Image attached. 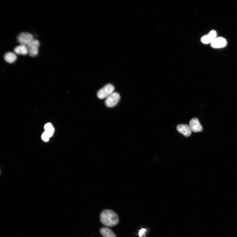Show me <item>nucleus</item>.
<instances>
[{"mask_svg":"<svg viewBox=\"0 0 237 237\" xmlns=\"http://www.w3.org/2000/svg\"><path fill=\"white\" fill-rule=\"evenodd\" d=\"M217 33L216 31L212 30L208 34L203 36L201 39V42L204 44H207L211 43L217 38Z\"/></svg>","mask_w":237,"mask_h":237,"instance_id":"7","label":"nucleus"},{"mask_svg":"<svg viewBox=\"0 0 237 237\" xmlns=\"http://www.w3.org/2000/svg\"><path fill=\"white\" fill-rule=\"evenodd\" d=\"M100 233L103 237H116L114 232L107 227H102L100 229Z\"/></svg>","mask_w":237,"mask_h":237,"instance_id":"12","label":"nucleus"},{"mask_svg":"<svg viewBox=\"0 0 237 237\" xmlns=\"http://www.w3.org/2000/svg\"><path fill=\"white\" fill-rule=\"evenodd\" d=\"M227 45V40L222 37H217L211 43L212 47L215 48H223Z\"/></svg>","mask_w":237,"mask_h":237,"instance_id":"8","label":"nucleus"},{"mask_svg":"<svg viewBox=\"0 0 237 237\" xmlns=\"http://www.w3.org/2000/svg\"><path fill=\"white\" fill-rule=\"evenodd\" d=\"M17 39L20 45L26 46L34 39L31 34L27 32H22L18 35Z\"/></svg>","mask_w":237,"mask_h":237,"instance_id":"3","label":"nucleus"},{"mask_svg":"<svg viewBox=\"0 0 237 237\" xmlns=\"http://www.w3.org/2000/svg\"><path fill=\"white\" fill-rule=\"evenodd\" d=\"M50 137L49 135H48L46 132H45L42 135V139L44 141H48Z\"/></svg>","mask_w":237,"mask_h":237,"instance_id":"14","label":"nucleus"},{"mask_svg":"<svg viewBox=\"0 0 237 237\" xmlns=\"http://www.w3.org/2000/svg\"><path fill=\"white\" fill-rule=\"evenodd\" d=\"M189 127L192 132H201L203 127L197 118H193L190 121Z\"/></svg>","mask_w":237,"mask_h":237,"instance_id":"6","label":"nucleus"},{"mask_svg":"<svg viewBox=\"0 0 237 237\" xmlns=\"http://www.w3.org/2000/svg\"><path fill=\"white\" fill-rule=\"evenodd\" d=\"M114 85L111 84H107L98 91L97 96L101 99H106L114 92Z\"/></svg>","mask_w":237,"mask_h":237,"instance_id":"2","label":"nucleus"},{"mask_svg":"<svg viewBox=\"0 0 237 237\" xmlns=\"http://www.w3.org/2000/svg\"><path fill=\"white\" fill-rule=\"evenodd\" d=\"M177 130L184 136L187 137L190 136L192 133V131L189 127L186 124H180L177 127Z\"/></svg>","mask_w":237,"mask_h":237,"instance_id":"9","label":"nucleus"},{"mask_svg":"<svg viewBox=\"0 0 237 237\" xmlns=\"http://www.w3.org/2000/svg\"><path fill=\"white\" fill-rule=\"evenodd\" d=\"M40 42L38 40L34 39L26 46L28 54L31 57H34L38 55Z\"/></svg>","mask_w":237,"mask_h":237,"instance_id":"4","label":"nucleus"},{"mask_svg":"<svg viewBox=\"0 0 237 237\" xmlns=\"http://www.w3.org/2000/svg\"><path fill=\"white\" fill-rule=\"evenodd\" d=\"M120 98L119 94L114 92L106 99L105 104L107 107H114L118 104Z\"/></svg>","mask_w":237,"mask_h":237,"instance_id":"5","label":"nucleus"},{"mask_svg":"<svg viewBox=\"0 0 237 237\" xmlns=\"http://www.w3.org/2000/svg\"><path fill=\"white\" fill-rule=\"evenodd\" d=\"M14 51L16 54L25 55L28 54L26 46L20 45L15 47Z\"/></svg>","mask_w":237,"mask_h":237,"instance_id":"11","label":"nucleus"},{"mask_svg":"<svg viewBox=\"0 0 237 237\" xmlns=\"http://www.w3.org/2000/svg\"><path fill=\"white\" fill-rule=\"evenodd\" d=\"M100 220L102 224L108 227H114L119 221L117 214L110 209H105L101 212Z\"/></svg>","mask_w":237,"mask_h":237,"instance_id":"1","label":"nucleus"},{"mask_svg":"<svg viewBox=\"0 0 237 237\" xmlns=\"http://www.w3.org/2000/svg\"><path fill=\"white\" fill-rule=\"evenodd\" d=\"M4 58L5 60L7 63H12L17 59V56L15 53L9 52L5 54Z\"/></svg>","mask_w":237,"mask_h":237,"instance_id":"10","label":"nucleus"},{"mask_svg":"<svg viewBox=\"0 0 237 237\" xmlns=\"http://www.w3.org/2000/svg\"><path fill=\"white\" fill-rule=\"evenodd\" d=\"M147 232V230L145 229H142L141 230H140L138 235L140 237H143Z\"/></svg>","mask_w":237,"mask_h":237,"instance_id":"15","label":"nucleus"},{"mask_svg":"<svg viewBox=\"0 0 237 237\" xmlns=\"http://www.w3.org/2000/svg\"><path fill=\"white\" fill-rule=\"evenodd\" d=\"M45 132H46L51 137L53 135L54 132V128L53 126L50 123H48L45 125Z\"/></svg>","mask_w":237,"mask_h":237,"instance_id":"13","label":"nucleus"}]
</instances>
